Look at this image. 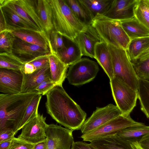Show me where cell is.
<instances>
[{
	"label": "cell",
	"mask_w": 149,
	"mask_h": 149,
	"mask_svg": "<svg viewBox=\"0 0 149 149\" xmlns=\"http://www.w3.org/2000/svg\"><path fill=\"white\" fill-rule=\"evenodd\" d=\"M33 149H48L47 139L42 142L36 144Z\"/></svg>",
	"instance_id": "ee69618b"
},
{
	"label": "cell",
	"mask_w": 149,
	"mask_h": 149,
	"mask_svg": "<svg viewBox=\"0 0 149 149\" xmlns=\"http://www.w3.org/2000/svg\"><path fill=\"white\" fill-rule=\"evenodd\" d=\"M116 135L131 143L139 142L144 136L149 135V126L144 124L130 126Z\"/></svg>",
	"instance_id": "d4e9b609"
},
{
	"label": "cell",
	"mask_w": 149,
	"mask_h": 149,
	"mask_svg": "<svg viewBox=\"0 0 149 149\" xmlns=\"http://www.w3.org/2000/svg\"><path fill=\"white\" fill-rule=\"evenodd\" d=\"M131 62L139 79L149 81V57Z\"/></svg>",
	"instance_id": "836d02e7"
},
{
	"label": "cell",
	"mask_w": 149,
	"mask_h": 149,
	"mask_svg": "<svg viewBox=\"0 0 149 149\" xmlns=\"http://www.w3.org/2000/svg\"><path fill=\"white\" fill-rule=\"evenodd\" d=\"M25 63L12 52H0V68L21 70Z\"/></svg>",
	"instance_id": "4dcf8cb0"
},
{
	"label": "cell",
	"mask_w": 149,
	"mask_h": 149,
	"mask_svg": "<svg viewBox=\"0 0 149 149\" xmlns=\"http://www.w3.org/2000/svg\"><path fill=\"white\" fill-rule=\"evenodd\" d=\"M134 17L149 29V0H138Z\"/></svg>",
	"instance_id": "1f68e13d"
},
{
	"label": "cell",
	"mask_w": 149,
	"mask_h": 149,
	"mask_svg": "<svg viewBox=\"0 0 149 149\" xmlns=\"http://www.w3.org/2000/svg\"><path fill=\"white\" fill-rule=\"evenodd\" d=\"M63 37L54 31H53L50 35L49 37L50 43L53 49L56 53L65 47Z\"/></svg>",
	"instance_id": "d590c367"
},
{
	"label": "cell",
	"mask_w": 149,
	"mask_h": 149,
	"mask_svg": "<svg viewBox=\"0 0 149 149\" xmlns=\"http://www.w3.org/2000/svg\"><path fill=\"white\" fill-rule=\"evenodd\" d=\"M61 61L69 66L80 59L82 56L81 51L78 45L73 41L67 46L57 53Z\"/></svg>",
	"instance_id": "484cf974"
},
{
	"label": "cell",
	"mask_w": 149,
	"mask_h": 149,
	"mask_svg": "<svg viewBox=\"0 0 149 149\" xmlns=\"http://www.w3.org/2000/svg\"><path fill=\"white\" fill-rule=\"evenodd\" d=\"M49 50L29 43L17 38L15 40L12 53L24 63L31 62L40 56L49 54Z\"/></svg>",
	"instance_id": "2e32d148"
},
{
	"label": "cell",
	"mask_w": 149,
	"mask_h": 149,
	"mask_svg": "<svg viewBox=\"0 0 149 149\" xmlns=\"http://www.w3.org/2000/svg\"><path fill=\"white\" fill-rule=\"evenodd\" d=\"M94 58L107 74L110 80L114 77L112 59L108 44L104 41L97 43L95 47Z\"/></svg>",
	"instance_id": "ffe728a7"
},
{
	"label": "cell",
	"mask_w": 149,
	"mask_h": 149,
	"mask_svg": "<svg viewBox=\"0 0 149 149\" xmlns=\"http://www.w3.org/2000/svg\"><path fill=\"white\" fill-rule=\"evenodd\" d=\"M99 70L95 61L87 58H81L70 65L66 78L70 84L81 85L93 79Z\"/></svg>",
	"instance_id": "ba28073f"
},
{
	"label": "cell",
	"mask_w": 149,
	"mask_h": 149,
	"mask_svg": "<svg viewBox=\"0 0 149 149\" xmlns=\"http://www.w3.org/2000/svg\"><path fill=\"white\" fill-rule=\"evenodd\" d=\"M0 5L8 7L38 30L46 33L37 13L35 0H0Z\"/></svg>",
	"instance_id": "9c48e42d"
},
{
	"label": "cell",
	"mask_w": 149,
	"mask_h": 149,
	"mask_svg": "<svg viewBox=\"0 0 149 149\" xmlns=\"http://www.w3.org/2000/svg\"><path fill=\"white\" fill-rule=\"evenodd\" d=\"M13 138L0 142V149H9Z\"/></svg>",
	"instance_id": "f6af8a7d"
},
{
	"label": "cell",
	"mask_w": 149,
	"mask_h": 149,
	"mask_svg": "<svg viewBox=\"0 0 149 149\" xmlns=\"http://www.w3.org/2000/svg\"><path fill=\"white\" fill-rule=\"evenodd\" d=\"M16 37L8 30L0 31V52H12L13 43Z\"/></svg>",
	"instance_id": "e575fe53"
},
{
	"label": "cell",
	"mask_w": 149,
	"mask_h": 149,
	"mask_svg": "<svg viewBox=\"0 0 149 149\" xmlns=\"http://www.w3.org/2000/svg\"><path fill=\"white\" fill-rule=\"evenodd\" d=\"M148 57H149V47L145 51L142 53L137 60L143 59Z\"/></svg>",
	"instance_id": "bcb514c9"
},
{
	"label": "cell",
	"mask_w": 149,
	"mask_h": 149,
	"mask_svg": "<svg viewBox=\"0 0 149 149\" xmlns=\"http://www.w3.org/2000/svg\"><path fill=\"white\" fill-rule=\"evenodd\" d=\"M139 142L144 149H149V135L144 136Z\"/></svg>",
	"instance_id": "7bdbcfd3"
},
{
	"label": "cell",
	"mask_w": 149,
	"mask_h": 149,
	"mask_svg": "<svg viewBox=\"0 0 149 149\" xmlns=\"http://www.w3.org/2000/svg\"><path fill=\"white\" fill-rule=\"evenodd\" d=\"M111 54L114 77L122 81L134 90L138 91L139 79L126 50L108 44Z\"/></svg>",
	"instance_id": "5b68a950"
},
{
	"label": "cell",
	"mask_w": 149,
	"mask_h": 149,
	"mask_svg": "<svg viewBox=\"0 0 149 149\" xmlns=\"http://www.w3.org/2000/svg\"><path fill=\"white\" fill-rule=\"evenodd\" d=\"M46 118L38 114L22 128L20 134L17 138L27 142L36 144L46 138V130L47 124Z\"/></svg>",
	"instance_id": "7c38bea8"
},
{
	"label": "cell",
	"mask_w": 149,
	"mask_h": 149,
	"mask_svg": "<svg viewBox=\"0 0 149 149\" xmlns=\"http://www.w3.org/2000/svg\"><path fill=\"white\" fill-rule=\"evenodd\" d=\"M120 22L122 27L130 40L149 36V29L135 17Z\"/></svg>",
	"instance_id": "cb8c5ba5"
},
{
	"label": "cell",
	"mask_w": 149,
	"mask_h": 149,
	"mask_svg": "<svg viewBox=\"0 0 149 149\" xmlns=\"http://www.w3.org/2000/svg\"><path fill=\"white\" fill-rule=\"evenodd\" d=\"M35 4L38 15L49 38L54 31L52 10L49 0H35Z\"/></svg>",
	"instance_id": "7402d4cb"
},
{
	"label": "cell",
	"mask_w": 149,
	"mask_h": 149,
	"mask_svg": "<svg viewBox=\"0 0 149 149\" xmlns=\"http://www.w3.org/2000/svg\"><path fill=\"white\" fill-rule=\"evenodd\" d=\"M90 143L97 149H133L130 143L116 135Z\"/></svg>",
	"instance_id": "603a6c76"
},
{
	"label": "cell",
	"mask_w": 149,
	"mask_h": 149,
	"mask_svg": "<svg viewBox=\"0 0 149 149\" xmlns=\"http://www.w3.org/2000/svg\"><path fill=\"white\" fill-rule=\"evenodd\" d=\"M122 114L118 108L113 104L103 107H97L85 120L80 129L81 132L82 134L89 133Z\"/></svg>",
	"instance_id": "30bf717a"
},
{
	"label": "cell",
	"mask_w": 149,
	"mask_h": 149,
	"mask_svg": "<svg viewBox=\"0 0 149 149\" xmlns=\"http://www.w3.org/2000/svg\"><path fill=\"white\" fill-rule=\"evenodd\" d=\"M41 97L42 95L38 94L33 98L26 108L18 130L22 129L24 125L38 114V107Z\"/></svg>",
	"instance_id": "d6a6232c"
},
{
	"label": "cell",
	"mask_w": 149,
	"mask_h": 149,
	"mask_svg": "<svg viewBox=\"0 0 149 149\" xmlns=\"http://www.w3.org/2000/svg\"><path fill=\"white\" fill-rule=\"evenodd\" d=\"M73 131L57 125L47 124L46 133L48 149H71L74 142Z\"/></svg>",
	"instance_id": "8fae6325"
},
{
	"label": "cell",
	"mask_w": 149,
	"mask_h": 149,
	"mask_svg": "<svg viewBox=\"0 0 149 149\" xmlns=\"http://www.w3.org/2000/svg\"><path fill=\"white\" fill-rule=\"evenodd\" d=\"M91 25L103 41L107 44L126 50L131 40L120 21L97 15L94 18Z\"/></svg>",
	"instance_id": "277c9868"
},
{
	"label": "cell",
	"mask_w": 149,
	"mask_h": 149,
	"mask_svg": "<svg viewBox=\"0 0 149 149\" xmlns=\"http://www.w3.org/2000/svg\"><path fill=\"white\" fill-rule=\"evenodd\" d=\"M66 2L77 19L86 26L91 24L93 17L79 0H66Z\"/></svg>",
	"instance_id": "83f0119b"
},
{
	"label": "cell",
	"mask_w": 149,
	"mask_h": 149,
	"mask_svg": "<svg viewBox=\"0 0 149 149\" xmlns=\"http://www.w3.org/2000/svg\"><path fill=\"white\" fill-rule=\"evenodd\" d=\"M80 48L82 56L94 58L96 44L103 41L91 24L86 26L72 40Z\"/></svg>",
	"instance_id": "4fadbf2b"
},
{
	"label": "cell",
	"mask_w": 149,
	"mask_h": 149,
	"mask_svg": "<svg viewBox=\"0 0 149 149\" xmlns=\"http://www.w3.org/2000/svg\"><path fill=\"white\" fill-rule=\"evenodd\" d=\"M144 124L133 120L130 114H122L90 132L82 134L80 138L83 141L91 142L114 135L128 127Z\"/></svg>",
	"instance_id": "8992f818"
},
{
	"label": "cell",
	"mask_w": 149,
	"mask_h": 149,
	"mask_svg": "<svg viewBox=\"0 0 149 149\" xmlns=\"http://www.w3.org/2000/svg\"><path fill=\"white\" fill-rule=\"evenodd\" d=\"M49 52V65L51 79L56 85L62 86L66 78L67 71L69 66L63 63L57 54L52 48L48 39Z\"/></svg>",
	"instance_id": "ac0fdd59"
},
{
	"label": "cell",
	"mask_w": 149,
	"mask_h": 149,
	"mask_svg": "<svg viewBox=\"0 0 149 149\" xmlns=\"http://www.w3.org/2000/svg\"><path fill=\"white\" fill-rule=\"evenodd\" d=\"M149 47V36L131 40L126 50L131 61L137 59Z\"/></svg>",
	"instance_id": "4316f807"
},
{
	"label": "cell",
	"mask_w": 149,
	"mask_h": 149,
	"mask_svg": "<svg viewBox=\"0 0 149 149\" xmlns=\"http://www.w3.org/2000/svg\"><path fill=\"white\" fill-rule=\"evenodd\" d=\"M35 144L14 137L9 149H33Z\"/></svg>",
	"instance_id": "74e56055"
},
{
	"label": "cell",
	"mask_w": 149,
	"mask_h": 149,
	"mask_svg": "<svg viewBox=\"0 0 149 149\" xmlns=\"http://www.w3.org/2000/svg\"><path fill=\"white\" fill-rule=\"evenodd\" d=\"M113 0H79L94 18L97 15H104Z\"/></svg>",
	"instance_id": "f1b7e54d"
},
{
	"label": "cell",
	"mask_w": 149,
	"mask_h": 149,
	"mask_svg": "<svg viewBox=\"0 0 149 149\" xmlns=\"http://www.w3.org/2000/svg\"><path fill=\"white\" fill-rule=\"evenodd\" d=\"M71 149H97L91 143H88L82 141L74 142Z\"/></svg>",
	"instance_id": "ab89813d"
},
{
	"label": "cell",
	"mask_w": 149,
	"mask_h": 149,
	"mask_svg": "<svg viewBox=\"0 0 149 149\" xmlns=\"http://www.w3.org/2000/svg\"><path fill=\"white\" fill-rule=\"evenodd\" d=\"M36 70L35 67L30 62L25 63L21 70L23 74H32Z\"/></svg>",
	"instance_id": "b9f144b4"
},
{
	"label": "cell",
	"mask_w": 149,
	"mask_h": 149,
	"mask_svg": "<svg viewBox=\"0 0 149 149\" xmlns=\"http://www.w3.org/2000/svg\"><path fill=\"white\" fill-rule=\"evenodd\" d=\"M11 32L16 37L23 41L49 50V38L45 33L26 30H15Z\"/></svg>",
	"instance_id": "44dd1931"
},
{
	"label": "cell",
	"mask_w": 149,
	"mask_h": 149,
	"mask_svg": "<svg viewBox=\"0 0 149 149\" xmlns=\"http://www.w3.org/2000/svg\"><path fill=\"white\" fill-rule=\"evenodd\" d=\"M24 76L22 93L36 91V89L44 80L51 78L49 65L36 70L32 74Z\"/></svg>",
	"instance_id": "d6986e66"
},
{
	"label": "cell",
	"mask_w": 149,
	"mask_h": 149,
	"mask_svg": "<svg viewBox=\"0 0 149 149\" xmlns=\"http://www.w3.org/2000/svg\"><path fill=\"white\" fill-rule=\"evenodd\" d=\"M138 99L141 111L149 119V81L139 79Z\"/></svg>",
	"instance_id": "f546056e"
},
{
	"label": "cell",
	"mask_w": 149,
	"mask_h": 149,
	"mask_svg": "<svg viewBox=\"0 0 149 149\" xmlns=\"http://www.w3.org/2000/svg\"><path fill=\"white\" fill-rule=\"evenodd\" d=\"M16 134L11 129H6L0 131V142L13 138Z\"/></svg>",
	"instance_id": "60d3db41"
},
{
	"label": "cell",
	"mask_w": 149,
	"mask_h": 149,
	"mask_svg": "<svg viewBox=\"0 0 149 149\" xmlns=\"http://www.w3.org/2000/svg\"><path fill=\"white\" fill-rule=\"evenodd\" d=\"M49 1L52 10L54 31L73 40L86 26L77 19L65 0Z\"/></svg>",
	"instance_id": "3957f363"
},
{
	"label": "cell",
	"mask_w": 149,
	"mask_h": 149,
	"mask_svg": "<svg viewBox=\"0 0 149 149\" xmlns=\"http://www.w3.org/2000/svg\"><path fill=\"white\" fill-rule=\"evenodd\" d=\"M138 0H113L104 16L122 21L134 17V9Z\"/></svg>",
	"instance_id": "9a60e30c"
},
{
	"label": "cell",
	"mask_w": 149,
	"mask_h": 149,
	"mask_svg": "<svg viewBox=\"0 0 149 149\" xmlns=\"http://www.w3.org/2000/svg\"><path fill=\"white\" fill-rule=\"evenodd\" d=\"M23 78L21 70L0 68V92L9 94L22 93Z\"/></svg>",
	"instance_id": "5bb4252c"
},
{
	"label": "cell",
	"mask_w": 149,
	"mask_h": 149,
	"mask_svg": "<svg viewBox=\"0 0 149 149\" xmlns=\"http://www.w3.org/2000/svg\"><path fill=\"white\" fill-rule=\"evenodd\" d=\"M110 83L116 106L122 114H130L136 105L138 91L115 77L110 80Z\"/></svg>",
	"instance_id": "52a82bcc"
},
{
	"label": "cell",
	"mask_w": 149,
	"mask_h": 149,
	"mask_svg": "<svg viewBox=\"0 0 149 149\" xmlns=\"http://www.w3.org/2000/svg\"><path fill=\"white\" fill-rule=\"evenodd\" d=\"M47 113L66 128L80 130L86 114L68 95L62 86L56 85L45 95Z\"/></svg>",
	"instance_id": "6da1fadb"
},
{
	"label": "cell",
	"mask_w": 149,
	"mask_h": 149,
	"mask_svg": "<svg viewBox=\"0 0 149 149\" xmlns=\"http://www.w3.org/2000/svg\"><path fill=\"white\" fill-rule=\"evenodd\" d=\"M48 54L38 57L30 62L34 65L36 70L42 68L49 64Z\"/></svg>",
	"instance_id": "f35d334b"
},
{
	"label": "cell",
	"mask_w": 149,
	"mask_h": 149,
	"mask_svg": "<svg viewBox=\"0 0 149 149\" xmlns=\"http://www.w3.org/2000/svg\"><path fill=\"white\" fill-rule=\"evenodd\" d=\"M37 91L14 94H0V131L11 129L16 134L26 108Z\"/></svg>",
	"instance_id": "7a4b0ae2"
},
{
	"label": "cell",
	"mask_w": 149,
	"mask_h": 149,
	"mask_svg": "<svg viewBox=\"0 0 149 149\" xmlns=\"http://www.w3.org/2000/svg\"><path fill=\"white\" fill-rule=\"evenodd\" d=\"M0 14L3 17L6 29L10 31L26 30L40 31L7 6L0 5Z\"/></svg>",
	"instance_id": "e0dca14e"
},
{
	"label": "cell",
	"mask_w": 149,
	"mask_h": 149,
	"mask_svg": "<svg viewBox=\"0 0 149 149\" xmlns=\"http://www.w3.org/2000/svg\"><path fill=\"white\" fill-rule=\"evenodd\" d=\"M131 144L133 149H144L138 142L132 143Z\"/></svg>",
	"instance_id": "7dc6e473"
},
{
	"label": "cell",
	"mask_w": 149,
	"mask_h": 149,
	"mask_svg": "<svg viewBox=\"0 0 149 149\" xmlns=\"http://www.w3.org/2000/svg\"><path fill=\"white\" fill-rule=\"evenodd\" d=\"M56 86L51 78H49L42 81L37 87L36 91L38 94L45 95Z\"/></svg>",
	"instance_id": "8d00e7d4"
}]
</instances>
